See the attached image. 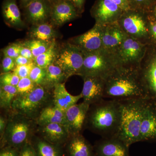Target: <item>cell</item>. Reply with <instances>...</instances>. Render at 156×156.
Here are the masks:
<instances>
[{
    "label": "cell",
    "instance_id": "obj_20",
    "mask_svg": "<svg viewBox=\"0 0 156 156\" xmlns=\"http://www.w3.org/2000/svg\"><path fill=\"white\" fill-rule=\"evenodd\" d=\"M2 12L5 22L9 26L19 29L23 28L24 23L21 18L17 0H4Z\"/></svg>",
    "mask_w": 156,
    "mask_h": 156
},
{
    "label": "cell",
    "instance_id": "obj_21",
    "mask_svg": "<svg viewBox=\"0 0 156 156\" xmlns=\"http://www.w3.org/2000/svg\"><path fill=\"white\" fill-rule=\"evenodd\" d=\"M148 98L156 100V58L144 69L139 70Z\"/></svg>",
    "mask_w": 156,
    "mask_h": 156
},
{
    "label": "cell",
    "instance_id": "obj_41",
    "mask_svg": "<svg viewBox=\"0 0 156 156\" xmlns=\"http://www.w3.org/2000/svg\"><path fill=\"white\" fill-rule=\"evenodd\" d=\"M33 61L34 60L25 58L21 55H19L17 58L15 59L16 66L24 65L28 64Z\"/></svg>",
    "mask_w": 156,
    "mask_h": 156
},
{
    "label": "cell",
    "instance_id": "obj_32",
    "mask_svg": "<svg viewBox=\"0 0 156 156\" xmlns=\"http://www.w3.org/2000/svg\"><path fill=\"white\" fill-rule=\"evenodd\" d=\"M46 74V69L39 67L36 65L32 69L29 77L36 85L42 86Z\"/></svg>",
    "mask_w": 156,
    "mask_h": 156
},
{
    "label": "cell",
    "instance_id": "obj_37",
    "mask_svg": "<svg viewBox=\"0 0 156 156\" xmlns=\"http://www.w3.org/2000/svg\"><path fill=\"white\" fill-rule=\"evenodd\" d=\"M19 156H38L36 150L28 143L23 146Z\"/></svg>",
    "mask_w": 156,
    "mask_h": 156
},
{
    "label": "cell",
    "instance_id": "obj_40",
    "mask_svg": "<svg viewBox=\"0 0 156 156\" xmlns=\"http://www.w3.org/2000/svg\"><path fill=\"white\" fill-rule=\"evenodd\" d=\"M20 55L25 58L32 59V60H34V58L30 49L27 47L22 46V45H21V50H20Z\"/></svg>",
    "mask_w": 156,
    "mask_h": 156
},
{
    "label": "cell",
    "instance_id": "obj_10",
    "mask_svg": "<svg viewBox=\"0 0 156 156\" xmlns=\"http://www.w3.org/2000/svg\"><path fill=\"white\" fill-rule=\"evenodd\" d=\"M103 26L96 23L90 30L74 38L71 44L76 45L84 53H89L103 48L102 36Z\"/></svg>",
    "mask_w": 156,
    "mask_h": 156
},
{
    "label": "cell",
    "instance_id": "obj_1",
    "mask_svg": "<svg viewBox=\"0 0 156 156\" xmlns=\"http://www.w3.org/2000/svg\"><path fill=\"white\" fill-rule=\"evenodd\" d=\"M105 98L116 100L132 98L148 99L139 69L117 68L105 79Z\"/></svg>",
    "mask_w": 156,
    "mask_h": 156
},
{
    "label": "cell",
    "instance_id": "obj_8",
    "mask_svg": "<svg viewBox=\"0 0 156 156\" xmlns=\"http://www.w3.org/2000/svg\"><path fill=\"white\" fill-rule=\"evenodd\" d=\"M92 11L96 23L102 26L115 23L124 12L111 0H98Z\"/></svg>",
    "mask_w": 156,
    "mask_h": 156
},
{
    "label": "cell",
    "instance_id": "obj_27",
    "mask_svg": "<svg viewBox=\"0 0 156 156\" xmlns=\"http://www.w3.org/2000/svg\"><path fill=\"white\" fill-rule=\"evenodd\" d=\"M57 51L56 42L54 40L47 51L34 58L35 63L39 67L46 69L54 62Z\"/></svg>",
    "mask_w": 156,
    "mask_h": 156
},
{
    "label": "cell",
    "instance_id": "obj_23",
    "mask_svg": "<svg viewBox=\"0 0 156 156\" xmlns=\"http://www.w3.org/2000/svg\"><path fill=\"white\" fill-rule=\"evenodd\" d=\"M68 151L69 156H95L94 148L81 134L71 136Z\"/></svg>",
    "mask_w": 156,
    "mask_h": 156
},
{
    "label": "cell",
    "instance_id": "obj_2",
    "mask_svg": "<svg viewBox=\"0 0 156 156\" xmlns=\"http://www.w3.org/2000/svg\"><path fill=\"white\" fill-rule=\"evenodd\" d=\"M121 118L119 101L104 98L90 105L85 125L102 137H112L118 134Z\"/></svg>",
    "mask_w": 156,
    "mask_h": 156
},
{
    "label": "cell",
    "instance_id": "obj_24",
    "mask_svg": "<svg viewBox=\"0 0 156 156\" xmlns=\"http://www.w3.org/2000/svg\"><path fill=\"white\" fill-rule=\"evenodd\" d=\"M38 123L41 126L50 123H59L66 126L65 113L54 105L42 109Z\"/></svg>",
    "mask_w": 156,
    "mask_h": 156
},
{
    "label": "cell",
    "instance_id": "obj_28",
    "mask_svg": "<svg viewBox=\"0 0 156 156\" xmlns=\"http://www.w3.org/2000/svg\"><path fill=\"white\" fill-rule=\"evenodd\" d=\"M17 87L10 85H1L0 106L2 108H11L13 101L17 97Z\"/></svg>",
    "mask_w": 156,
    "mask_h": 156
},
{
    "label": "cell",
    "instance_id": "obj_43",
    "mask_svg": "<svg viewBox=\"0 0 156 156\" xmlns=\"http://www.w3.org/2000/svg\"><path fill=\"white\" fill-rule=\"evenodd\" d=\"M7 123L4 117L1 116L0 117V134L2 137L4 135L7 126Z\"/></svg>",
    "mask_w": 156,
    "mask_h": 156
},
{
    "label": "cell",
    "instance_id": "obj_6",
    "mask_svg": "<svg viewBox=\"0 0 156 156\" xmlns=\"http://www.w3.org/2000/svg\"><path fill=\"white\" fill-rule=\"evenodd\" d=\"M48 94L41 85H37L31 92L23 95H17L13 101L11 108L19 114L27 117L33 116L44 106Z\"/></svg>",
    "mask_w": 156,
    "mask_h": 156
},
{
    "label": "cell",
    "instance_id": "obj_34",
    "mask_svg": "<svg viewBox=\"0 0 156 156\" xmlns=\"http://www.w3.org/2000/svg\"><path fill=\"white\" fill-rule=\"evenodd\" d=\"M35 66L34 61L24 65L16 66L13 72L18 76L20 79L29 77L32 69Z\"/></svg>",
    "mask_w": 156,
    "mask_h": 156
},
{
    "label": "cell",
    "instance_id": "obj_44",
    "mask_svg": "<svg viewBox=\"0 0 156 156\" xmlns=\"http://www.w3.org/2000/svg\"><path fill=\"white\" fill-rule=\"evenodd\" d=\"M130 1V0H129ZM133 3L138 6H147L150 4L152 0H131Z\"/></svg>",
    "mask_w": 156,
    "mask_h": 156
},
{
    "label": "cell",
    "instance_id": "obj_17",
    "mask_svg": "<svg viewBox=\"0 0 156 156\" xmlns=\"http://www.w3.org/2000/svg\"><path fill=\"white\" fill-rule=\"evenodd\" d=\"M122 23L126 32L133 36L141 37L147 34L144 20L137 12H128L122 18Z\"/></svg>",
    "mask_w": 156,
    "mask_h": 156
},
{
    "label": "cell",
    "instance_id": "obj_46",
    "mask_svg": "<svg viewBox=\"0 0 156 156\" xmlns=\"http://www.w3.org/2000/svg\"><path fill=\"white\" fill-rule=\"evenodd\" d=\"M151 30L153 35L156 39V22L152 23L151 24Z\"/></svg>",
    "mask_w": 156,
    "mask_h": 156
},
{
    "label": "cell",
    "instance_id": "obj_15",
    "mask_svg": "<svg viewBox=\"0 0 156 156\" xmlns=\"http://www.w3.org/2000/svg\"><path fill=\"white\" fill-rule=\"evenodd\" d=\"M78 11L69 0H60L53 4L50 19L53 24L61 26L77 17Z\"/></svg>",
    "mask_w": 156,
    "mask_h": 156
},
{
    "label": "cell",
    "instance_id": "obj_3",
    "mask_svg": "<svg viewBox=\"0 0 156 156\" xmlns=\"http://www.w3.org/2000/svg\"><path fill=\"white\" fill-rule=\"evenodd\" d=\"M148 99L132 98L118 100L121 105V118L116 136L128 147L140 142L143 115Z\"/></svg>",
    "mask_w": 156,
    "mask_h": 156
},
{
    "label": "cell",
    "instance_id": "obj_25",
    "mask_svg": "<svg viewBox=\"0 0 156 156\" xmlns=\"http://www.w3.org/2000/svg\"><path fill=\"white\" fill-rule=\"evenodd\" d=\"M32 38L46 42H51L54 40L56 33L53 27L47 23L34 25L30 31Z\"/></svg>",
    "mask_w": 156,
    "mask_h": 156
},
{
    "label": "cell",
    "instance_id": "obj_42",
    "mask_svg": "<svg viewBox=\"0 0 156 156\" xmlns=\"http://www.w3.org/2000/svg\"><path fill=\"white\" fill-rule=\"evenodd\" d=\"M73 4L78 11H82L83 9L85 0H69Z\"/></svg>",
    "mask_w": 156,
    "mask_h": 156
},
{
    "label": "cell",
    "instance_id": "obj_12",
    "mask_svg": "<svg viewBox=\"0 0 156 156\" xmlns=\"http://www.w3.org/2000/svg\"><path fill=\"white\" fill-rule=\"evenodd\" d=\"M53 4L49 0H35L23 9L25 19L33 25L50 19Z\"/></svg>",
    "mask_w": 156,
    "mask_h": 156
},
{
    "label": "cell",
    "instance_id": "obj_31",
    "mask_svg": "<svg viewBox=\"0 0 156 156\" xmlns=\"http://www.w3.org/2000/svg\"><path fill=\"white\" fill-rule=\"evenodd\" d=\"M37 85L29 77L20 79L17 86V95H23L31 92Z\"/></svg>",
    "mask_w": 156,
    "mask_h": 156
},
{
    "label": "cell",
    "instance_id": "obj_11",
    "mask_svg": "<svg viewBox=\"0 0 156 156\" xmlns=\"http://www.w3.org/2000/svg\"><path fill=\"white\" fill-rule=\"evenodd\" d=\"M129 147L116 136L102 137L94 148L95 156H131Z\"/></svg>",
    "mask_w": 156,
    "mask_h": 156
},
{
    "label": "cell",
    "instance_id": "obj_18",
    "mask_svg": "<svg viewBox=\"0 0 156 156\" xmlns=\"http://www.w3.org/2000/svg\"><path fill=\"white\" fill-rule=\"evenodd\" d=\"M83 98L81 93L79 95H73L68 92L64 83H60L54 87L53 103L54 105L62 111H66L74 105L76 104Z\"/></svg>",
    "mask_w": 156,
    "mask_h": 156
},
{
    "label": "cell",
    "instance_id": "obj_29",
    "mask_svg": "<svg viewBox=\"0 0 156 156\" xmlns=\"http://www.w3.org/2000/svg\"><path fill=\"white\" fill-rule=\"evenodd\" d=\"M52 41L46 42L37 39H32L26 41L21 44L22 46L27 47L30 49L35 58L47 51L48 48H50Z\"/></svg>",
    "mask_w": 156,
    "mask_h": 156
},
{
    "label": "cell",
    "instance_id": "obj_4",
    "mask_svg": "<svg viewBox=\"0 0 156 156\" xmlns=\"http://www.w3.org/2000/svg\"><path fill=\"white\" fill-rule=\"evenodd\" d=\"M84 53V62L80 76L99 77L107 79L116 69L120 67L119 62L113 59L107 50H101Z\"/></svg>",
    "mask_w": 156,
    "mask_h": 156
},
{
    "label": "cell",
    "instance_id": "obj_9",
    "mask_svg": "<svg viewBox=\"0 0 156 156\" xmlns=\"http://www.w3.org/2000/svg\"><path fill=\"white\" fill-rule=\"evenodd\" d=\"M90 105L83 101L71 107L65 112L66 126L70 136L80 134L84 126Z\"/></svg>",
    "mask_w": 156,
    "mask_h": 156
},
{
    "label": "cell",
    "instance_id": "obj_22",
    "mask_svg": "<svg viewBox=\"0 0 156 156\" xmlns=\"http://www.w3.org/2000/svg\"><path fill=\"white\" fill-rule=\"evenodd\" d=\"M41 126L43 136L51 144L62 142L70 136L67 127L63 124L50 123Z\"/></svg>",
    "mask_w": 156,
    "mask_h": 156
},
{
    "label": "cell",
    "instance_id": "obj_47",
    "mask_svg": "<svg viewBox=\"0 0 156 156\" xmlns=\"http://www.w3.org/2000/svg\"><path fill=\"white\" fill-rule=\"evenodd\" d=\"M52 4H54V3L57 2L58 1H60V0H49Z\"/></svg>",
    "mask_w": 156,
    "mask_h": 156
},
{
    "label": "cell",
    "instance_id": "obj_7",
    "mask_svg": "<svg viewBox=\"0 0 156 156\" xmlns=\"http://www.w3.org/2000/svg\"><path fill=\"white\" fill-rule=\"evenodd\" d=\"M14 117L7 123L4 138L9 146L14 148L26 143L31 130V124L26 117L20 114Z\"/></svg>",
    "mask_w": 156,
    "mask_h": 156
},
{
    "label": "cell",
    "instance_id": "obj_48",
    "mask_svg": "<svg viewBox=\"0 0 156 156\" xmlns=\"http://www.w3.org/2000/svg\"><path fill=\"white\" fill-rule=\"evenodd\" d=\"M154 14L155 15V16L156 17V9H155V10Z\"/></svg>",
    "mask_w": 156,
    "mask_h": 156
},
{
    "label": "cell",
    "instance_id": "obj_33",
    "mask_svg": "<svg viewBox=\"0 0 156 156\" xmlns=\"http://www.w3.org/2000/svg\"><path fill=\"white\" fill-rule=\"evenodd\" d=\"M20 78L14 72L3 73L0 77L1 85H10L17 87Z\"/></svg>",
    "mask_w": 156,
    "mask_h": 156
},
{
    "label": "cell",
    "instance_id": "obj_39",
    "mask_svg": "<svg viewBox=\"0 0 156 156\" xmlns=\"http://www.w3.org/2000/svg\"><path fill=\"white\" fill-rule=\"evenodd\" d=\"M119 6L124 11H127L130 9L129 0H111Z\"/></svg>",
    "mask_w": 156,
    "mask_h": 156
},
{
    "label": "cell",
    "instance_id": "obj_13",
    "mask_svg": "<svg viewBox=\"0 0 156 156\" xmlns=\"http://www.w3.org/2000/svg\"><path fill=\"white\" fill-rule=\"evenodd\" d=\"M83 78L84 83L81 94L84 102L91 105L104 98L105 79L95 76Z\"/></svg>",
    "mask_w": 156,
    "mask_h": 156
},
{
    "label": "cell",
    "instance_id": "obj_19",
    "mask_svg": "<svg viewBox=\"0 0 156 156\" xmlns=\"http://www.w3.org/2000/svg\"><path fill=\"white\" fill-rule=\"evenodd\" d=\"M126 38L125 32L116 24L111 23L105 27H103L102 41L103 49L109 50L119 48Z\"/></svg>",
    "mask_w": 156,
    "mask_h": 156
},
{
    "label": "cell",
    "instance_id": "obj_45",
    "mask_svg": "<svg viewBox=\"0 0 156 156\" xmlns=\"http://www.w3.org/2000/svg\"><path fill=\"white\" fill-rule=\"evenodd\" d=\"M34 1L35 0H20V6L23 9L27 6L28 5Z\"/></svg>",
    "mask_w": 156,
    "mask_h": 156
},
{
    "label": "cell",
    "instance_id": "obj_36",
    "mask_svg": "<svg viewBox=\"0 0 156 156\" xmlns=\"http://www.w3.org/2000/svg\"><path fill=\"white\" fill-rule=\"evenodd\" d=\"M16 66L15 59L8 56H4L2 61L3 73L10 72L11 71L14 70Z\"/></svg>",
    "mask_w": 156,
    "mask_h": 156
},
{
    "label": "cell",
    "instance_id": "obj_14",
    "mask_svg": "<svg viewBox=\"0 0 156 156\" xmlns=\"http://www.w3.org/2000/svg\"><path fill=\"white\" fill-rule=\"evenodd\" d=\"M143 45L135 39L126 38L119 49L120 67L124 64H132L139 62L144 53Z\"/></svg>",
    "mask_w": 156,
    "mask_h": 156
},
{
    "label": "cell",
    "instance_id": "obj_35",
    "mask_svg": "<svg viewBox=\"0 0 156 156\" xmlns=\"http://www.w3.org/2000/svg\"><path fill=\"white\" fill-rule=\"evenodd\" d=\"M21 44H13L9 45L3 50L4 56L15 59L20 55Z\"/></svg>",
    "mask_w": 156,
    "mask_h": 156
},
{
    "label": "cell",
    "instance_id": "obj_5",
    "mask_svg": "<svg viewBox=\"0 0 156 156\" xmlns=\"http://www.w3.org/2000/svg\"><path fill=\"white\" fill-rule=\"evenodd\" d=\"M84 62V53L76 45L68 43L57 50L53 63L61 68L66 78L80 75Z\"/></svg>",
    "mask_w": 156,
    "mask_h": 156
},
{
    "label": "cell",
    "instance_id": "obj_16",
    "mask_svg": "<svg viewBox=\"0 0 156 156\" xmlns=\"http://www.w3.org/2000/svg\"><path fill=\"white\" fill-rule=\"evenodd\" d=\"M156 138V104L148 100L143 115L140 129V141Z\"/></svg>",
    "mask_w": 156,
    "mask_h": 156
},
{
    "label": "cell",
    "instance_id": "obj_30",
    "mask_svg": "<svg viewBox=\"0 0 156 156\" xmlns=\"http://www.w3.org/2000/svg\"><path fill=\"white\" fill-rule=\"evenodd\" d=\"M36 151L38 156H60L57 149L52 144L45 140L37 142Z\"/></svg>",
    "mask_w": 156,
    "mask_h": 156
},
{
    "label": "cell",
    "instance_id": "obj_38",
    "mask_svg": "<svg viewBox=\"0 0 156 156\" xmlns=\"http://www.w3.org/2000/svg\"><path fill=\"white\" fill-rule=\"evenodd\" d=\"M0 156H19V154L15 148L9 146L1 151Z\"/></svg>",
    "mask_w": 156,
    "mask_h": 156
},
{
    "label": "cell",
    "instance_id": "obj_26",
    "mask_svg": "<svg viewBox=\"0 0 156 156\" xmlns=\"http://www.w3.org/2000/svg\"><path fill=\"white\" fill-rule=\"evenodd\" d=\"M46 74L42 86L54 87L56 84L62 83L67 79L60 67L54 63L46 69Z\"/></svg>",
    "mask_w": 156,
    "mask_h": 156
}]
</instances>
